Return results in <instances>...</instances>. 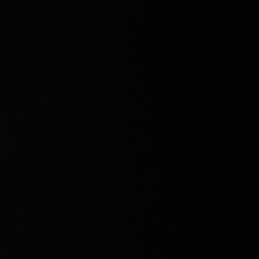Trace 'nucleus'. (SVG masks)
<instances>
[]
</instances>
